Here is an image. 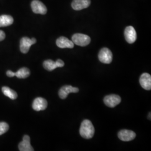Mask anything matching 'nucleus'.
I'll return each mask as SVG.
<instances>
[{"label":"nucleus","instance_id":"nucleus-3","mask_svg":"<svg viewBox=\"0 0 151 151\" xmlns=\"http://www.w3.org/2000/svg\"><path fill=\"white\" fill-rule=\"evenodd\" d=\"M99 59L103 63L109 64L113 60L112 52L107 48H103L99 53Z\"/></svg>","mask_w":151,"mask_h":151},{"label":"nucleus","instance_id":"nucleus-20","mask_svg":"<svg viewBox=\"0 0 151 151\" xmlns=\"http://www.w3.org/2000/svg\"><path fill=\"white\" fill-rule=\"evenodd\" d=\"M55 63L57 64V67H63L65 65L64 62L62 60H60V59L57 60Z\"/></svg>","mask_w":151,"mask_h":151},{"label":"nucleus","instance_id":"nucleus-2","mask_svg":"<svg viewBox=\"0 0 151 151\" xmlns=\"http://www.w3.org/2000/svg\"><path fill=\"white\" fill-rule=\"evenodd\" d=\"M72 41L74 44L81 47H85L90 43L91 38L85 34L77 33L72 36Z\"/></svg>","mask_w":151,"mask_h":151},{"label":"nucleus","instance_id":"nucleus-15","mask_svg":"<svg viewBox=\"0 0 151 151\" xmlns=\"http://www.w3.org/2000/svg\"><path fill=\"white\" fill-rule=\"evenodd\" d=\"M14 22V19L10 15H3L0 16V27H5L11 25Z\"/></svg>","mask_w":151,"mask_h":151},{"label":"nucleus","instance_id":"nucleus-19","mask_svg":"<svg viewBox=\"0 0 151 151\" xmlns=\"http://www.w3.org/2000/svg\"><path fill=\"white\" fill-rule=\"evenodd\" d=\"M9 129V125L5 122H0V135L5 133Z\"/></svg>","mask_w":151,"mask_h":151},{"label":"nucleus","instance_id":"nucleus-4","mask_svg":"<svg viewBox=\"0 0 151 151\" xmlns=\"http://www.w3.org/2000/svg\"><path fill=\"white\" fill-rule=\"evenodd\" d=\"M37 40L34 38L30 39L28 37H23L20 40V49L22 53L26 54L29 52L30 47L36 43Z\"/></svg>","mask_w":151,"mask_h":151},{"label":"nucleus","instance_id":"nucleus-14","mask_svg":"<svg viewBox=\"0 0 151 151\" xmlns=\"http://www.w3.org/2000/svg\"><path fill=\"white\" fill-rule=\"evenodd\" d=\"M19 149L20 151H33L34 149L30 144L29 136L25 135L23 137V140L19 145Z\"/></svg>","mask_w":151,"mask_h":151},{"label":"nucleus","instance_id":"nucleus-22","mask_svg":"<svg viewBox=\"0 0 151 151\" xmlns=\"http://www.w3.org/2000/svg\"><path fill=\"white\" fill-rule=\"evenodd\" d=\"M5 33L2 30H0V42L4 40L5 39Z\"/></svg>","mask_w":151,"mask_h":151},{"label":"nucleus","instance_id":"nucleus-16","mask_svg":"<svg viewBox=\"0 0 151 151\" xmlns=\"http://www.w3.org/2000/svg\"><path fill=\"white\" fill-rule=\"evenodd\" d=\"M2 91L6 96L9 97L12 100L16 99L17 97V94L16 92L11 90V88L8 87H3L2 88Z\"/></svg>","mask_w":151,"mask_h":151},{"label":"nucleus","instance_id":"nucleus-1","mask_svg":"<svg viewBox=\"0 0 151 151\" xmlns=\"http://www.w3.org/2000/svg\"><path fill=\"white\" fill-rule=\"evenodd\" d=\"M95 133V128L89 120H84L81 124L80 134L82 137L87 139H91Z\"/></svg>","mask_w":151,"mask_h":151},{"label":"nucleus","instance_id":"nucleus-11","mask_svg":"<svg viewBox=\"0 0 151 151\" xmlns=\"http://www.w3.org/2000/svg\"><path fill=\"white\" fill-rule=\"evenodd\" d=\"M79 91V89L70 85L63 86L59 91V96L62 99H66L70 93H77Z\"/></svg>","mask_w":151,"mask_h":151},{"label":"nucleus","instance_id":"nucleus-7","mask_svg":"<svg viewBox=\"0 0 151 151\" xmlns=\"http://www.w3.org/2000/svg\"><path fill=\"white\" fill-rule=\"evenodd\" d=\"M124 36L126 41L128 43H134L137 39V32L134 28L132 26L126 27L124 31Z\"/></svg>","mask_w":151,"mask_h":151},{"label":"nucleus","instance_id":"nucleus-17","mask_svg":"<svg viewBox=\"0 0 151 151\" xmlns=\"http://www.w3.org/2000/svg\"><path fill=\"white\" fill-rule=\"evenodd\" d=\"M30 73V72L29 70L27 68L24 67L20 68L17 72H16L15 73V76L19 78H26L29 76Z\"/></svg>","mask_w":151,"mask_h":151},{"label":"nucleus","instance_id":"nucleus-6","mask_svg":"<svg viewBox=\"0 0 151 151\" xmlns=\"http://www.w3.org/2000/svg\"><path fill=\"white\" fill-rule=\"evenodd\" d=\"M32 10L35 14L45 15L47 12L46 6L39 0H34L31 4Z\"/></svg>","mask_w":151,"mask_h":151},{"label":"nucleus","instance_id":"nucleus-12","mask_svg":"<svg viewBox=\"0 0 151 151\" xmlns=\"http://www.w3.org/2000/svg\"><path fill=\"white\" fill-rule=\"evenodd\" d=\"M57 45L60 48H73L74 43L72 41L65 37H60L56 41Z\"/></svg>","mask_w":151,"mask_h":151},{"label":"nucleus","instance_id":"nucleus-10","mask_svg":"<svg viewBox=\"0 0 151 151\" xmlns=\"http://www.w3.org/2000/svg\"><path fill=\"white\" fill-rule=\"evenodd\" d=\"M91 4V0H73L72 7L75 10H81L87 8Z\"/></svg>","mask_w":151,"mask_h":151},{"label":"nucleus","instance_id":"nucleus-8","mask_svg":"<svg viewBox=\"0 0 151 151\" xmlns=\"http://www.w3.org/2000/svg\"><path fill=\"white\" fill-rule=\"evenodd\" d=\"M118 135L120 140L125 142L133 140L136 137V134L133 131L127 129L121 130L119 131Z\"/></svg>","mask_w":151,"mask_h":151},{"label":"nucleus","instance_id":"nucleus-9","mask_svg":"<svg viewBox=\"0 0 151 151\" xmlns=\"http://www.w3.org/2000/svg\"><path fill=\"white\" fill-rule=\"evenodd\" d=\"M48 105L47 100L42 97L36 98L32 103V109L35 111H41L45 110Z\"/></svg>","mask_w":151,"mask_h":151},{"label":"nucleus","instance_id":"nucleus-18","mask_svg":"<svg viewBox=\"0 0 151 151\" xmlns=\"http://www.w3.org/2000/svg\"><path fill=\"white\" fill-rule=\"evenodd\" d=\"M43 67L45 70L48 71H52L57 68L55 62L51 60H45L43 63Z\"/></svg>","mask_w":151,"mask_h":151},{"label":"nucleus","instance_id":"nucleus-5","mask_svg":"<svg viewBox=\"0 0 151 151\" xmlns=\"http://www.w3.org/2000/svg\"><path fill=\"white\" fill-rule=\"evenodd\" d=\"M105 104L109 108H114L121 102V97L117 95H109L104 99Z\"/></svg>","mask_w":151,"mask_h":151},{"label":"nucleus","instance_id":"nucleus-21","mask_svg":"<svg viewBox=\"0 0 151 151\" xmlns=\"http://www.w3.org/2000/svg\"><path fill=\"white\" fill-rule=\"evenodd\" d=\"M6 75L9 77H12L14 76H15V73L11 71L10 70H7L6 72Z\"/></svg>","mask_w":151,"mask_h":151},{"label":"nucleus","instance_id":"nucleus-13","mask_svg":"<svg viewBox=\"0 0 151 151\" xmlns=\"http://www.w3.org/2000/svg\"><path fill=\"white\" fill-rule=\"evenodd\" d=\"M139 82L140 85L145 90H150L151 89V76L147 73H144L140 76Z\"/></svg>","mask_w":151,"mask_h":151}]
</instances>
